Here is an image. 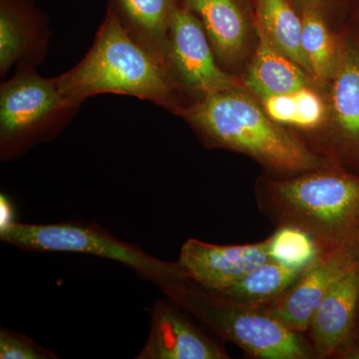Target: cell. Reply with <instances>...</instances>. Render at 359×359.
Returning <instances> with one entry per match:
<instances>
[{"mask_svg": "<svg viewBox=\"0 0 359 359\" xmlns=\"http://www.w3.org/2000/svg\"><path fill=\"white\" fill-rule=\"evenodd\" d=\"M176 115L207 147L248 156L271 176H292L337 164L314 151L294 130L273 121L259 99L245 88L200 97Z\"/></svg>", "mask_w": 359, "mask_h": 359, "instance_id": "6da1fadb", "label": "cell"}, {"mask_svg": "<svg viewBox=\"0 0 359 359\" xmlns=\"http://www.w3.org/2000/svg\"><path fill=\"white\" fill-rule=\"evenodd\" d=\"M259 212L275 228L306 231L323 252L359 238V174L340 165L257 179Z\"/></svg>", "mask_w": 359, "mask_h": 359, "instance_id": "7a4b0ae2", "label": "cell"}, {"mask_svg": "<svg viewBox=\"0 0 359 359\" xmlns=\"http://www.w3.org/2000/svg\"><path fill=\"white\" fill-rule=\"evenodd\" d=\"M54 80L77 108L90 97L107 93L151 101L174 114L184 106L166 68L110 8L85 57Z\"/></svg>", "mask_w": 359, "mask_h": 359, "instance_id": "3957f363", "label": "cell"}, {"mask_svg": "<svg viewBox=\"0 0 359 359\" xmlns=\"http://www.w3.org/2000/svg\"><path fill=\"white\" fill-rule=\"evenodd\" d=\"M221 340L259 359L316 358L306 335L297 334L262 308L245 306L201 287L185 275L159 287Z\"/></svg>", "mask_w": 359, "mask_h": 359, "instance_id": "277c9868", "label": "cell"}, {"mask_svg": "<svg viewBox=\"0 0 359 359\" xmlns=\"http://www.w3.org/2000/svg\"><path fill=\"white\" fill-rule=\"evenodd\" d=\"M0 238L6 244L30 252H77L112 259L133 269L158 287L187 275L178 261H163L151 256L95 224L14 222L0 228Z\"/></svg>", "mask_w": 359, "mask_h": 359, "instance_id": "5b68a950", "label": "cell"}, {"mask_svg": "<svg viewBox=\"0 0 359 359\" xmlns=\"http://www.w3.org/2000/svg\"><path fill=\"white\" fill-rule=\"evenodd\" d=\"M78 108L66 100L55 80L40 76L34 66H18L0 86V157L14 159L40 142L53 138Z\"/></svg>", "mask_w": 359, "mask_h": 359, "instance_id": "8992f818", "label": "cell"}, {"mask_svg": "<svg viewBox=\"0 0 359 359\" xmlns=\"http://www.w3.org/2000/svg\"><path fill=\"white\" fill-rule=\"evenodd\" d=\"M325 93L327 120L314 150L359 174V42L344 29L339 63Z\"/></svg>", "mask_w": 359, "mask_h": 359, "instance_id": "52a82bcc", "label": "cell"}, {"mask_svg": "<svg viewBox=\"0 0 359 359\" xmlns=\"http://www.w3.org/2000/svg\"><path fill=\"white\" fill-rule=\"evenodd\" d=\"M169 69L178 92L200 97L245 88L242 79L223 69L198 16L180 6L169 29Z\"/></svg>", "mask_w": 359, "mask_h": 359, "instance_id": "ba28073f", "label": "cell"}, {"mask_svg": "<svg viewBox=\"0 0 359 359\" xmlns=\"http://www.w3.org/2000/svg\"><path fill=\"white\" fill-rule=\"evenodd\" d=\"M358 263L359 238L323 252L287 294L262 309L292 332L306 335L328 290Z\"/></svg>", "mask_w": 359, "mask_h": 359, "instance_id": "9c48e42d", "label": "cell"}, {"mask_svg": "<svg viewBox=\"0 0 359 359\" xmlns=\"http://www.w3.org/2000/svg\"><path fill=\"white\" fill-rule=\"evenodd\" d=\"M164 295L151 309L150 332L136 359H228L219 340Z\"/></svg>", "mask_w": 359, "mask_h": 359, "instance_id": "30bf717a", "label": "cell"}, {"mask_svg": "<svg viewBox=\"0 0 359 359\" xmlns=\"http://www.w3.org/2000/svg\"><path fill=\"white\" fill-rule=\"evenodd\" d=\"M180 6L198 16L223 69L250 58L257 42L252 0H180Z\"/></svg>", "mask_w": 359, "mask_h": 359, "instance_id": "8fae6325", "label": "cell"}, {"mask_svg": "<svg viewBox=\"0 0 359 359\" xmlns=\"http://www.w3.org/2000/svg\"><path fill=\"white\" fill-rule=\"evenodd\" d=\"M269 259L268 238L254 244L233 245L190 238L182 245L178 263L201 287L222 292Z\"/></svg>", "mask_w": 359, "mask_h": 359, "instance_id": "7c38bea8", "label": "cell"}, {"mask_svg": "<svg viewBox=\"0 0 359 359\" xmlns=\"http://www.w3.org/2000/svg\"><path fill=\"white\" fill-rule=\"evenodd\" d=\"M359 304V263L328 290L309 321L306 337L316 359L337 358L353 330Z\"/></svg>", "mask_w": 359, "mask_h": 359, "instance_id": "4fadbf2b", "label": "cell"}, {"mask_svg": "<svg viewBox=\"0 0 359 359\" xmlns=\"http://www.w3.org/2000/svg\"><path fill=\"white\" fill-rule=\"evenodd\" d=\"M50 32L32 0H0V75L13 66H36L45 57Z\"/></svg>", "mask_w": 359, "mask_h": 359, "instance_id": "5bb4252c", "label": "cell"}, {"mask_svg": "<svg viewBox=\"0 0 359 359\" xmlns=\"http://www.w3.org/2000/svg\"><path fill=\"white\" fill-rule=\"evenodd\" d=\"M256 25V20H255ZM257 42L245 74V89L257 99L318 86L313 76L278 50L256 25Z\"/></svg>", "mask_w": 359, "mask_h": 359, "instance_id": "9a60e30c", "label": "cell"}, {"mask_svg": "<svg viewBox=\"0 0 359 359\" xmlns=\"http://www.w3.org/2000/svg\"><path fill=\"white\" fill-rule=\"evenodd\" d=\"M179 7L180 0H110L108 8L170 74L169 29Z\"/></svg>", "mask_w": 359, "mask_h": 359, "instance_id": "2e32d148", "label": "cell"}, {"mask_svg": "<svg viewBox=\"0 0 359 359\" xmlns=\"http://www.w3.org/2000/svg\"><path fill=\"white\" fill-rule=\"evenodd\" d=\"M302 21V45L311 76L325 89L334 75L341 51L344 28L334 25L323 14L306 9Z\"/></svg>", "mask_w": 359, "mask_h": 359, "instance_id": "e0dca14e", "label": "cell"}, {"mask_svg": "<svg viewBox=\"0 0 359 359\" xmlns=\"http://www.w3.org/2000/svg\"><path fill=\"white\" fill-rule=\"evenodd\" d=\"M252 2L256 25L266 39L311 74L302 50V16L292 2L290 0H252Z\"/></svg>", "mask_w": 359, "mask_h": 359, "instance_id": "ac0fdd59", "label": "cell"}, {"mask_svg": "<svg viewBox=\"0 0 359 359\" xmlns=\"http://www.w3.org/2000/svg\"><path fill=\"white\" fill-rule=\"evenodd\" d=\"M306 271L287 268L269 259L219 292L245 306L264 308L287 294Z\"/></svg>", "mask_w": 359, "mask_h": 359, "instance_id": "d6986e66", "label": "cell"}, {"mask_svg": "<svg viewBox=\"0 0 359 359\" xmlns=\"http://www.w3.org/2000/svg\"><path fill=\"white\" fill-rule=\"evenodd\" d=\"M268 242L269 259L290 269H308L323 252L309 233L292 226H276Z\"/></svg>", "mask_w": 359, "mask_h": 359, "instance_id": "ffe728a7", "label": "cell"}, {"mask_svg": "<svg viewBox=\"0 0 359 359\" xmlns=\"http://www.w3.org/2000/svg\"><path fill=\"white\" fill-rule=\"evenodd\" d=\"M0 358L1 359H56L57 354L39 346L37 342L13 330H0Z\"/></svg>", "mask_w": 359, "mask_h": 359, "instance_id": "44dd1931", "label": "cell"}, {"mask_svg": "<svg viewBox=\"0 0 359 359\" xmlns=\"http://www.w3.org/2000/svg\"><path fill=\"white\" fill-rule=\"evenodd\" d=\"M259 101L264 112L273 121L287 128H292L297 113L294 92L263 97Z\"/></svg>", "mask_w": 359, "mask_h": 359, "instance_id": "7402d4cb", "label": "cell"}, {"mask_svg": "<svg viewBox=\"0 0 359 359\" xmlns=\"http://www.w3.org/2000/svg\"><path fill=\"white\" fill-rule=\"evenodd\" d=\"M297 11L306 9L323 14L337 27L342 28L346 21L347 0H290Z\"/></svg>", "mask_w": 359, "mask_h": 359, "instance_id": "603a6c76", "label": "cell"}, {"mask_svg": "<svg viewBox=\"0 0 359 359\" xmlns=\"http://www.w3.org/2000/svg\"><path fill=\"white\" fill-rule=\"evenodd\" d=\"M337 358L359 359V304L351 334Z\"/></svg>", "mask_w": 359, "mask_h": 359, "instance_id": "cb8c5ba5", "label": "cell"}, {"mask_svg": "<svg viewBox=\"0 0 359 359\" xmlns=\"http://www.w3.org/2000/svg\"><path fill=\"white\" fill-rule=\"evenodd\" d=\"M344 29L359 42V0H347Z\"/></svg>", "mask_w": 359, "mask_h": 359, "instance_id": "d4e9b609", "label": "cell"}, {"mask_svg": "<svg viewBox=\"0 0 359 359\" xmlns=\"http://www.w3.org/2000/svg\"><path fill=\"white\" fill-rule=\"evenodd\" d=\"M13 205L11 199L6 195L1 194L0 195V228L7 226V224H13L15 221L14 218Z\"/></svg>", "mask_w": 359, "mask_h": 359, "instance_id": "484cf974", "label": "cell"}]
</instances>
